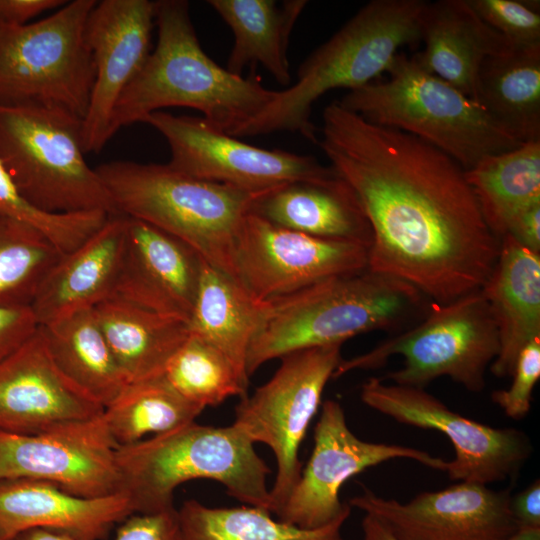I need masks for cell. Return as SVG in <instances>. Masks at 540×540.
Instances as JSON below:
<instances>
[{"label":"cell","mask_w":540,"mask_h":540,"mask_svg":"<svg viewBox=\"0 0 540 540\" xmlns=\"http://www.w3.org/2000/svg\"><path fill=\"white\" fill-rule=\"evenodd\" d=\"M322 120L317 143L370 224L367 269L437 303L480 290L495 267L500 238L465 170L423 140L372 124L338 101Z\"/></svg>","instance_id":"6da1fadb"},{"label":"cell","mask_w":540,"mask_h":540,"mask_svg":"<svg viewBox=\"0 0 540 540\" xmlns=\"http://www.w3.org/2000/svg\"><path fill=\"white\" fill-rule=\"evenodd\" d=\"M511 496L510 488L460 482L406 503L363 487L348 504L379 519L398 540H503L519 530Z\"/></svg>","instance_id":"e0dca14e"},{"label":"cell","mask_w":540,"mask_h":540,"mask_svg":"<svg viewBox=\"0 0 540 540\" xmlns=\"http://www.w3.org/2000/svg\"><path fill=\"white\" fill-rule=\"evenodd\" d=\"M62 255L37 229L0 215V306L30 307Z\"/></svg>","instance_id":"e575fe53"},{"label":"cell","mask_w":540,"mask_h":540,"mask_svg":"<svg viewBox=\"0 0 540 540\" xmlns=\"http://www.w3.org/2000/svg\"><path fill=\"white\" fill-rule=\"evenodd\" d=\"M9 540H74L69 535L49 529L35 528L21 532Z\"/></svg>","instance_id":"f6af8a7d"},{"label":"cell","mask_w":540,"mask_h":540,"mask_svg":"<svg viewBox=\"0 0 540 540\" xmlns=\"http://www.w3.org/2000/svg\"><path fill=\"white\" fill-rule=\"evenodd\" d=\"M82 120L67 112L0 104V161L20 193L48 213L119 214L85 160Z\"/></svg>","instance_id":"ba28073f"},{"label":"cell","mask_w":540,"mask_h":540,"mask_svg":"<svg viewBox=\"0 0 540 540\" xmlns=\"http://www.w3.org/2000/svg\"><path fill=\"white\" fill-rule=\"evenodd\" d=\"M158 41L137 76L121 94L110 132L167 107H187L219 130L236 137L276 98L255 75L238 76L202 49L184 0L155 1Z\"/></svg>","instance_id":"7a4b0ae2"},{"label":"cell","mask_w":540,"mask_h":540,"mask_svg":"<svg viewBox=\"0 0 540 540\" xmlns=\"http://www.w3.org/2000/svg\"><path fill=\"white\" fill-rule=\"evenodd\" d=\"M98 325L128 383L163 374L189 336L185 321L110 296L93 307Z\"/></svg>","instance_id":"484cf974"},{"label":"cell","mask_w":540,"mask_h":540,"mask_svg":"<svg viewBox=\"0 0 540 540\" xmlns=\"http://www.w3.org/2000/svg\"><path fill=\"white\" fill-rule=\"evenodd\" d=\"M126 226L127 216L109 215L87 240L61 256L30 306L39 326L93 308L113 295Z\"/></svg>","instance_id":"7402d4cb"},{"label":"cell","mask_w":540,"mask_h":540,"mask_svg":"<svg viewBox=\"0 0 540 540\" xmlns=\"http://www.w3.org/2000/svg\"><path fill=\"white\" fill-rule=\"evenodd\" d=\"M465 177L488 227L501 238L518 211L540 201V140L487 156Z\"/></svg>","instance_id":"4dcf8cb0"},{"label":"cell","mask_w":540,"mask_h":540,"mask_svg":"<svg viewBox=\"0 0 540 540\" xmlns=\"http://www.w3.org/2000/svg\"><path fill=\"white\" fill-rule=\"evenodd\" d=\"M103 411L57 368L40 326L0 361V432L34 434Z\"/></svg>","instance_id":"d6986e66"},{"label":"cell","mask_w":540,"mask_h":540,"mask_svg":"<svg viewBox=\"0 0 540 540\" xmlns=\"http://www.w3.org/2000/svg\"><path fill=\"white\" fill-rule=\"evenodd\" d=\"M95 170L119 214L182 240L208 264L236 279L235 245L255 195L186 175L168 164L113 161Z\"/></svg>","instance_id":"8992f818"},{"label":"cell","mask_w":540,"mask_h":540,"mask_svg":"<svg viewBox=\"0 0 540 540\" xmlns=\"http://www.w3.org/2000/svg\"><path fill=\"white\" fill-rule=\"evenodd\" d=\"M121 492L135 514L174 508V492L187 481L209 479L236 500L272 513L267 477L270 469L254 443L234 424L195 421L130 445L117 446ZM273 514V513H272Z\"/></svg>","instance_id":"5b68a950"},{"label":"cell","mask_w":540,"mask_h":540,"mask_svg":"<svg viewBox=\"0 0 540 540\" xmlns=\"http://www.w3.org/2000/svg\"><path fill=\"white\" fill-rule=\"evenodd\" d=\"M204 261L182 240L127 216L113 295L188 323Z\"/></svg>","instance_id":"ffe728a7"},{"label":"cell","mask_w":540,"mask_h":540,"mask_svg":"<svg viewBox=\"0 0 540 540\" xmlns=\"http://www.w3.org/2000/svg\"><path fill=\"white\" fill-rule=\"evenodd\" d=\"M361 401L399 423L434 429L448 437L455 458L447 462L451 480L488 485L514 479L530 457L528 436L515 428H494L451 410L424 388L388 384L371 377Z\"/></svg>","instance_id":"4fadbf2b"},{"label":"cell","mask_w":540,"mask_h":540,"mask_svg":"<svg viewBox=\"0 0 540 540\" xmlns=\"http://www.w3.org/2000/svg\"><path fill=\"white\" fill-rule=\"evenodd\" d=\"M337 173V172H336ZM251 212L289 230L370 247L372 232L351 189L338 174L322 181H295L255 197Z\"/></svg>","instance_id":"d4e9b609"},{"label":"cell","mask_w":540,"mask_h":540,"mask_svg":"<svg viewBox=\"0 0 540 540\" xmlns=\"http://www.w3.org/2000/svg\"><path fill=\"white\" fill-rule=\"evenodd\" d=\"M342 344L305 348L280 358L274 375L236 407L237 426L254 444L274 453L277 465L270 488L272 513L278 515L299 480V448L317 413L324 388L342 360Z\"/></svg>","instance_id":"8fae6325"},{"label":"cell","mask_w":540,"mask_h":540,"mask_svg":"<svg viewBox=\"0 0 540 540\" xmlns=\"http://www.w3.org/2000/svg\"><path fill=\"white\" fill-rule=\"evenodd\" d=\"M305 0H209L208 4L234 35L226 69L243 76L247 67L262 65L273 78L290 86L288 46Z\"/></svg>","instance_id":"4316f807"},{"label":"cell","mask_w":540,"mask_h":540,"mask_svg":"<svg viewBox=\"0 0 540 540\" xmlns=\"http://www.w3.org/2000/svg\"><path fill=\"white\" fill-rule=\"evenodd\" d=\"M425 47L413 58L474 101L482 62L514 45L475 12L469 0L427 2L421 28Z\"/></svg>","instance_id":"603a6c76"},{"label":"cell","mask_w":540,"mask_h":540,"mask_svg":"<svg viewBox=\"0 0 540 540\" xmlns=\"http://www.w3.org/2000/svg\"><path fill=\"white\" fill-rule=\"evenodd\" d=\"M155 8V1L149 0H103L88 16L86 40L95 77L82 120L85 153L101 151L112 137L114 108L151 53Z\"/></svg>","instance_id":"ac0fdd59"},{"label":"cell","mask_w":540,"mask_h":540,"mask_svg":"<svg viewBox=\"0 0 540 540\" xmlns=\"http://www.w3.org/2000/svg\"><path fill=\"white\" fill-rule=\"evenodd\" d=\"M162 375L181 396L203 409L229 397L247 396V374L217 348L190 333Z\"/></svg>","instance_id":"836d02e7"},{"label":"cell","mask_w":540,"mask_h":540,"mask_svg":"<svg viewBox=\"0 0 540 540\" xmlns=\"http://www.w3.org/2000/svg\"><path fill=\"white\" fill-rule=\"evenodd\" d=\"M508 389L495 390L492 401L512 419H522L530 411L532 392L540 378V338L530 342L520 352Z\"/></svg>","instance_id":"74e56055"},{"label":"cell","mask_w":540,"mask_h":540,"mask_svg":"<svg viewBox=\"0 0 540 540\" xmlns=\"http://www.w3.org/2000/svg\"><path fill=\"white\" fill-rule=\"evenodd\" d=\"M170 148L171 168L258 196L295 181H322L337 173L311 155L250 145L211 125L203 117L164 111L148 115Z\"/></svg>","instance_id":"7c38bea8"},{"label":"cell","mask_w":540,"mask_h":540,"mask_svg":"<svg viewBox=\"0 0 540 540\" xmlns=\"http://www.w3.org/2000/svg\"><path fill=\"white\" fill-rule=\"evenodd\" d=\"M314 448L278 519L303 528L323 527L347 509L339 499L344 483L364 470L395 458L415 460L445 471L447 462L402 445L364 441L348 427L341 404L326 400L314 430Z\"/></svg>","instance_id":"9a60e30c"},{"label":"cell","mask_w":540,"mask_h":540,"mask_svg":"<svg viewBox=\"0 0 540 540\" xmlns=\"http://www.w3.org/2000/svg\"><path fill=\"white\" fill-rule=\"evenodd\" d=\"M475 12L514 46L540 44L539 4L520 0H469Z\"/></svg>","instance_id":"8d00e7d4"},{"label":"cell","mask_w":540,"mask_h":540,"mask_svg":"<svg viewBox=\"0 0 540 540\" xmlns=\"http://www.w3.org/2000/svg\"><path fill=\"white\" fill-rule=\"evenodd\" d=\"M64 0H0V24L22 26L41 13L62 7Z\"/></svg>","instance_id":"b9f144b4"},{"label":"cell","mask_w":540,"mask_h":540,"mask_svg":"<svg viewBox=\"0 0 540 540\" xmlns=\"http://www.w3.org/2000/svg\"><path fill=\"white\" fill-rule=\"evenodd\" d=\"M503 540H540V529H519Z\"/></svg>","instance_id":"bcb514c9"},{"label":"cell","mask_w":540,"mask_h":540,"mask_svg":"<svg viewBox=\"0 0 540 540\" xmlns=\"http://www.w3.org/2000/svg\"><path fill=\"white\" fill-rule=\"evenodd\" d=\"M498 352L497 326L478 290L448 303L432 302L420 324L363 354L342 359L333 378L355 370L381 368L390 357L401 355L403 366L381 380L424 388L445 376L478 393L485 387V373Z\"/></svg>","instance_id":"9c48e42d"},{"label":"cell","mask_w":540,"mask_h":540,"mask_svg":"<svg viewBox=\"0 0 540 540\" xmlns=\"http://www.w3.org/2000/svg\"><path fill=\"white\" fill-rule=\"evenodd\" d=\"M389 78L349 91L338 103L366 121L402 131L439 149L465 171L521 143L475 101L399 53Z\"/></svg>","instance_id":"52a82bcc"},{"label":"cell","mask_w":540,"mask_h":540,"mask_svg":"<svg viewBox=\"0 0 540 540\" xmlns=\"http://www.w3.org/2000/svg\"><path fill=\"white\" fill-rule=\"evenodd\" d=\"M474 101L518 142L540 140V44L487 57Z\"/></svg>","instance_id":"83f0119b"},{"label":"cell","mask_w":540,"mask_h":540,"mask_svg":"<svg viewBox=\"0 0 540 540\" xmlns=\"http://www.w3.org/2000/svg\"><path fill=\"white\" fill-rule=\"evenodd\" d=\"M363 540H398L376 517L364 515L361 523Z\"/></svg>","instance_id":"ee69618b"},{"label":"cell","mask_w":540,"mask_h":540,"mask_svg":"<svg viewBox=\"0 0 540 540\" xmlns=\"http://www.w3.org/2000/svg\"><path fill=\"white\" fill-rule=\"evenodd\" d=\"M38 327L30 307L0 306V361L22 345Z\"/></svg>","instance_id":"ab89813d"},{"label":"cell","mask_w":540,"mask_h":540,"mask_svg":"<svg viewBox=\"0 0 540 540\" xmlns=\"http://www.w3.org/2000/svg\"><path fill=\"white\" fill-rule=\"evenodd\" d=\"M510 508L519 529H540V481L511 496Z\"/></svg>","instance_id":"7bdbcfd3"},{"label":"cell","mask_w":540,"mask_h":540,"mask_svg":"<svg viewBox=\"0 0 540 540\" xmlns=\"http://www.w3.org/2000/svg\"><path fill=\"white\" fill-rule=\"evenodd\" d=\"M423 296L402 280L365 269L268 301L248 350L247 374L297 350L395 329L417 312Z\"/></svg>","instance_id":"277c9868"},{"label":"cell","mask_w":540,"mask_h":540,"mask_svg":"<svg viewBox=\"0 0 540 540\" xmlns=\"http://www.w3.org/2000/svg\"><path fill=\"white\" fill-rule=\"evenodd\" d=\"M117 443L103 413L34 434L0 432V480L50 482L80 497L121 492Z\"/></svg>","instance_id":"2e32d148"},{"label":"cell","mask_w":540,"mask_h":540,"mask_svg":"<svg viewBox=\"0 0 540 540\" xmlns=\"http://www.w3.org/2000/svg\"><path fill=\"white\" fill-rule=\"evenodd\" d=\"M96 2L74 0L36 22L0 24V104L57 109L84 119L95 77L86 23Z\"/></svg>","instance_id":"30bf717a"},{"label":"cell","mask_w":540,"mask_h":540,"mask_svg":"<svg viewBox=\"0 0 540 540\" xmlns=\"http://www.w3.org/2000/svg\"><path fill=\"white\" fill-rule=\"evenodd\" d=\"M0 215L37 229L63 254L81 245L109 217L103 211L57 214L38 209L20 193L1 161Z\"/></svg>","instance_id":"d590c367"},{"label":"cell","mask_w":540,"mask_h":540,"mask_svg":"<svg viewBox=\"0 0 540 540\" xmlns=\"http://www.w3.org/2000/svg\"><path fill=\"white\" fill-rule=\"evenodd\" d=\"M480 290L499 336L490 371L498 378L509 377L522 349L540 338V253L502 236L495 267Z\"/></svg>","instance_id":"cb8c5ba5"},{"label":"cell","mask_w":540,"mask_h":540,"mask_svg":"<svg viewBox=\"0 0 540 540\" xmlns=\"http://www.w3.org/2000/svg\"><path fill=\"white\" fill-rule=\"evenodd\" d=\"M504 235H509L527 249L540 253V201L518 211L509 220Z\"/></svg>","instance_id":"60d3db41"},{"label":"cell","mask_w":540,"mask_h":540,"mask_svg":"<svg viewBox=\"0 0 540 540\" xmlns=\"http://www.w3.org/2000/svg\"><path fill=\"white\" fill-rule=\"evenodd\" d=\"M132 514L123 492L86 498L46 481L0 480V540L35 528L63 532L74 540H104Z\"/></svg>","instance_id":"44dd1931"},{"label":"cell","mask_w":540,"mask_h":540,"mask_svg":"<svg viewBox=\"0 0 540 540\" xmlns=\"http://www.w3.org/2000/svg\"><path fill=\"white\" fill-rule=\"evenodd\" d=\"M40 328L57 368L104 408L129 384L93 308L77 311Z\"/></svg>","instance_id":"f546056e"},{"label":"cell","mask_w":540,"mask_h":540,"mask_svg":"<svg viewBox=\"0 0 540 540\" xmlns=\"http://www.w3.org/2000/svg\"><path fill=\"white\" fill-rule=\"evenodd\" d=\"M367 266L368 247L362 244L289 230L252 212L241 226L234 252L236 279L260 302Z\"/></svg>","instance_id":"5bb4252c"},{"label":"cell","mask_w":540,"mask_h":540,"mask_svg":"<svg viewBox=\"0 0 540 540\" xmlns=\"http://www.w3.org/2000/svg\"><path fill=\"white\" fill-rule=\"evenodd\" d=\"M180 540H344L341 528L351 508L331 523L303 529L274 519L255 506L209 507L190 499L177 509Z\"/></svg>","instance_id":"1f68e13d"},{"label":"cell","mask_w":540,"mask_h":540,"mask_svg":"<svg viewBox=\"0 0 540 540\" xmlns=\"http://www.w3.org/2000/svg\"><path fill=\"white\" fill-rule=\"evenodd\" d=\"M423 0H373L300 65L293 85L243 127L237 138L299 133L317 143L314 103L327 92L361 88L387 72L400 48L421 41Z\"/></svg>","instance_id":"3957f363"},{"label":"cell","mask_w":540,"mask_h":540,"mask_svg":"<svg viewBox=\"0 0 540 540\" xmlns=\"http://www.w3.org/2000/svg\"><path fill=\"white\" fill-rule=\"evenodd\" d=\"M114 540H180L177 509L132 514L119 523Z\"/></svg>","instance_id":"f35d334b"},{"label":"cell","mask_w":540,"mask_h":540,"mask_svg":"<svg viewBox=\"0 0 540 540\" xmlns=\"http://www.w3.org/2000/svg\"><path fill=\"white\" fill-rule=\"evenodd\" d=\"M203 410L181 396L161 374L129 383L104 408L103 418L114 441L124 446L192 423Z\"/></svg>","instance_id":"d6a6232c"},{"label":"cell","mask_w":540,"mask_h":540,"mask_svg":"<svg viewBox=\"0 0 540 540\" xmlns=\"http://www.w3.org/2000/svg\"><path fill=\"white\" fill-rule=\"evenodd\" d=\"M266 305L267 302L256 300L237 279L204 261L187 323L189 333L217 348L247 374L248 350L260 328Z\"/></svg>","instance_id":"f1b7e54d"}]
</instances>
